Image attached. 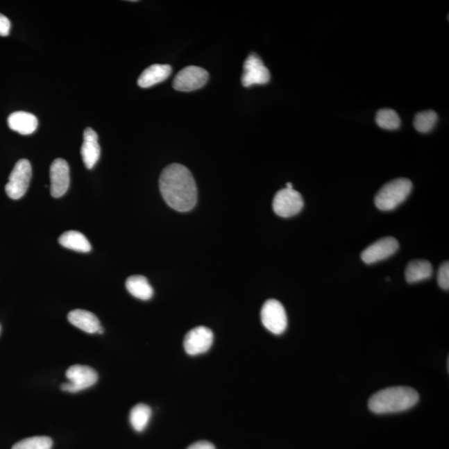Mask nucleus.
<instances>
[{"label": "nucleus", "mask_w": 449, "mask_h": 449, "mask_svg": "<svg viewBox=\"0 0 449 449\" xmlns=\"http://www.w3.org/2000/svg\"><path fill=\"white\" fill-rule=\"evenodd\" d=\"M214 334L212 330L205 326H198L191 330L184 338L183 346L187 354L192 356L205 353L213 344Z\"/></svg>", "instance_id": "obj_10"}, {"label": "nucleus", "mask_w": 449, "mask_h": 449, "mask_svg": "<svg viewBox=\"0 0 449 449\" xmlns=\"http://www.w3.org/2000/svg\"><path fill=\"white\" fill-rule=\"evenodd\" d=\"M276 215L291 217L297 215L304 207V200L300 192L284 188L277 192L272 204Z\"/></svg>", "instance_id": "obj_7"}, {"label": "nucleus", "mask_w": 449, "mask_h": 449, "mask_svg": "<svg viewBox=\"0 0 449 449\" xmlns=\"http://www.w3.org/2000/svg\"><path fill=\"white\" fill-rule=\"evenodd\" d=\"M207 70L197 66H188L176 75L173 87L180 92H192L201 89L207 83Z\"/></svg>", "instance_id": "obj_8"}, {"label": "nucleus", "mask_w": 449, "mask_h": 449, "mask_svg": "<svg viewBox=\"0 0 449 449\" xmlns=\"http://www.w3.org/2000/svg\"><path fill=\"white\" fill-rule=\"evenodd\" d=\"M285 188H288V189H293V185H292V183H287V187H285Z\"/></svg>", "instance_id": "obj_27"}, {"label": "nucleus", "mask_w": 449, "mask_h": 449, "mask_svg": "<svg viewBox=\"0 0 449 449\" xmlns=\"http://www.w3.org/2000/svg\"><path fill=\"white\" fill-rule=\"evenodd\" d=\"M52 439L46 436H36L21 440L15 444L12 449H51Z\"/></svg>", "instance_id": "obj_23"}, {"label": "nucleus", "mask_w": 449, "mask_h": 449, "mask_svg": "<svg viewBox=\"0 0 449 449\" xmlns=\"http://www.w3.org/2000/svg\"><path fill=\"white\" fill-rule=\"evenodd\" d=\"M400 247L396 238L392 237L380 239L368 246L361 254L364 263L373 264L391 257Z\"/></svg>", "instance_id": "obj_11"}, {"label": "nucleus", "mask_w": 449, "mask_h": 449, "mask_svg": "<svg viewBox=\"0 0 449 449\" xmlns=\"http://www.w3.org/2000/svg\"><path fill=\"white\" fill-rule=\"evenodd\" d=\"M438 115L433 110H427L418 112L415 115L414 126L417 131L425 133L431 131L437 123Z\"/></svg>", "instance_id": "obj_22"}, {"label": "nucleus", "mask_w": 449, "mask_h": 449, "mask_svg": "<svg viewBox=\"0 0 449 449\" xmlns=\"http://www.w3.org/2000/svg\"><path fill=\"white\" fill-rule=\"evenodd\" d=\"M187 449H216L212 443L207 441H199L192 443Z\"/></svg>", "instance_id": "obj_26"}, {"label": "nucleus", "mask_w": 449, "mask_h": 449, "mask_svg": "<svg viewBox=\"0 0 449 449\" xmlns=\"http://www.w3.org/2000/svg\"><path fill=\"white\" fill-rule=\"evenodd\" d=\"M438 283L439 287L446 291L449 289V263L448 262L442 264L438 272Z\"/></svg>", "instance_id": "obj_24"}, {"label": "nucleus", "mask_w": 449, "mask_h": 449, "mask_svg": "<svg viewBox=\"0 0 449 449\" xmlns=\"http://www.w3.org/2000/svg\"><path fill=\"white\" fill-rule=\"evenodd\" d=\"M376 123L379 127L387 130H396L400 127L401 121L398 113L390 108H383L378 111Z\"/></svg>", "instance_id": "obj_21"}, {"label": "nucleus", "mask_w": 449, "mask_h": 449, "mask_svg": "<svg viewBox=\"0 0 449 449\" xmlns=\"http://www.w3.org/2000/svg\"><path fill=\"white\" fill-rule=\"evenodd\" d=\"M68 320L71 324L89 334L98 333L102 328L98 317L85 310H72L68 314Z\"/></svg>", "instance_id": "obj_15"}, {"label": "nucleus", "mask_w": 449, "mask_h": 449, "mask_svg": "<svg viewBox=\"0 0 449 449\" xmlns=\"http://www.w3.org/2000/svg\"><path fill=\"white\" fill-rule=\"evenodd\" d=\"M159 188L167 204L176 211L186 212L195 207L196 184L186 167L179 163L167 166L159 179Z\"/></svg>", "instance_id": "obj_1"}, {"label": "nucleus", "mask_w": 449, "mask_h": 449, "mask_svg": "<svg viewBox=\"0 0 449 449\" xmlns=\"http://www.w3.org/2000/svg\"><path fill=\"white\" fill-rule=\"evenodd\" d=\"M151 417L152 409L150 407L144 404H138L134 406L130 412V423L134 430L142 432L148 427Z\"/></svg>", "instance_id": "obj_20"}, {"label": "nucleus", "mask_w": 449, "mask_h": 449, "mask_svg": "<svg viewBox=\"0 0 449 449\" xmlns=\"http://www.w3.org/2000/svg\"><path fill=\"white\" fill-rule=\"evenodd\" d=\"M11 23L10 19L0 14V36L6 37L10 35Z\"/></svg>", "instance_id": "obj_25"}, {"label": "nucleus", "mask_w": 449, "mask_h": 449, "mask_svg": "<svg viewBox=\"0 0 449 449\" xmlns=\"http://www.w3.org/2000/svg\"><path fill=\"white\" fill-rule=\"evenodd\" d=\"M58 242L67 249L78 251V253H90L92 249L90 242L85 235L77 230H68L62 234L58 238Z\"/></svg>", "instance_id": "obj_17"}, {"label": "nucleus", "mask_w": 449, "mask_h": 449, "mask_svg": "<svg viewBox=\"0 0 449 449\" xmlns=\"http://www.w3.org/2000/svg\"><path fill=\"white\" fill-rule=\"evenodd\" d=\"M50 192L56 198L65 194L69 187V166L65 159L57 158L50 166Z\"/></svg>", "instance_id": "obj_12"}, {"label": "nucleus", "mask_w": 449, "mask_h": 449, "mask_svg": "<svg viewBox=\"0 0 449 449\" xmlns=\"http://www.w3.org/2000/svg\"><path fill=\"white\" fill-rule=\"evenodd\" d=\"M269 69L264 65L261 58L257 54L251 53L246 58L243 67L242 83L243 86L248 87L253 85H266L270 81Z\"/></svg>", "instance_id": "obj_9"}, {"label": "nucleus", "mask_w": 449, "mask_h": 449, "mask_svg": "<svg viewBox=\"0 0 449 449\" xmlns=\"http://www.w3.org/2000/svg\"><path fill=\"white\" fill-rule=\"evenodd\" d=\"M32 178V167L27 159H20L11 171L6 192L10 198L20 199L28 191Z\"/></svg>", "instance_id": "obj_4"}, {"label": "nucleus", "mask_w": 449, "mask_h": 449, "mask_svg": "<svg viewBox=\"0 0 449 449\" xmlns=\"http://www.w3.org/2000/svg\"><path fill=\"white\" fill-rule=\"evenodd\" d=\"M413 184L407 178H397L384 185L378 192L375 203L381 211H391L407 199Z\"/></svg>", "instance_id": "obj_3"}, {"label": "nucleus", "mask_w": 449, "mask_h": 449, "mask_svg": "<svg viewBox=\"0 0 449 449\" xmlns=\"http://www.w3.org/2000/svg\"><path fill=\"white\" fill-rule=\"evenodd\" d=\"M264 326L272 334H283L287 328V312L282 304L276 300H268L263 305L261 312Z\"/></svg>", "instance_id": "obj_6"}, {"label": "nucleus", "mask_w": 449, "mask_h": 449, "mask_svg": "<svg viewBox=\"0 0 449 449\" xmlns=\"http://www.w3.org/2000/svg\"><path fill=\"white\" fill-rule=\"evenodd\" d=\"M419 396L416 390L397 386L378 391L369 398L368 408L377 414L404 412L417 405Z\"/></svg>", "instance_id": "obj_2"}, {"label": "nucleus", "mask_w": 449, "mask_h": 449, "mask_svg": "<svg viewBox=\"0 0 449 449\" xmlns=\"http://www.w3.org/2000/svg\"><path fill=\"white\" fill-rule=\"evenodd\" d=\"M173 69L169 65H153L146 69L137 81L138 86L146 89L165 81L169 78Z\"/></svg>", "instance_id": "obj_16"}, {"label": "nucleus", "mask_w": 449, "mask_h": 449, "mask_svg": "<svg viewBox=\"0 0 449 449\" xmlns=\"http://www.w3.org/2000/svg\"><path fill=\"white\" fill-rule=\"evenodd\" d=\"M432 274L433 267L431 263L425 260H415L409 262L405 270V278L409 283H416L430 279Z\"/></svg>", "instance_id": "obj_19"}, {"label": "nucleus", "mask_w": 449, "mask_h": 449, "mask_svg": "<svg viewBox=\"0 0 449 449\" xmlns=\"http://www.w3.org/2000/svg\"><path fill=\"white\" fill-rule=\"evenodd\" d=\"M98 134L91 128H87L83 133V142L81 155L83 163L87 169H94L101 154Z\"/></svg>", "instance_id": "obj_13"}, {"label": "nucleus", "mask_w": 449, "mask_h": 449, "mask_svg": "<svg viewBox=\"0 0 449 449\" xmlns=\"http://www.w3.org/2000/svg\"><path fill=\"white\" fill-rule=\"evenodd\" d=\"M8 125L12 131L21 135H31L36 131L39 121L32 113L20 111L12 112L8 117Z\"/></svg>", "instance_id": "obj_14"}, {"label": "nucleus", "mask_w": 449, "mask_h": 449, "mask_svg": "<svg viewBox=\"0 0 449 449\" xmlns=\"http://www.w3.org/2000/svg\"><path fill=\"white\" fill-rule=\"evenodd\" d=\"M66 377L69 382L61 384V389L69 393H78L89 389L98 381V373L87 365H73L67 371Z\"/></svg>", "instance_id": "obj_5"}, {"label": "nucleus", "mask_w": 449, "mask_h": 449, "mask_svg": "<svg viewBox=\"0 0 449 449\" xmlns=\"http://www.w3.org/2000/svg\"><path fill=\"white\" fill-rule=\"evenodd\" d=\"M126 288L133 296L142 300H149L153 296V289L145 276H129L126 280Z\"/></svg>", "instance_id": "obj_18"}]
</instances>
